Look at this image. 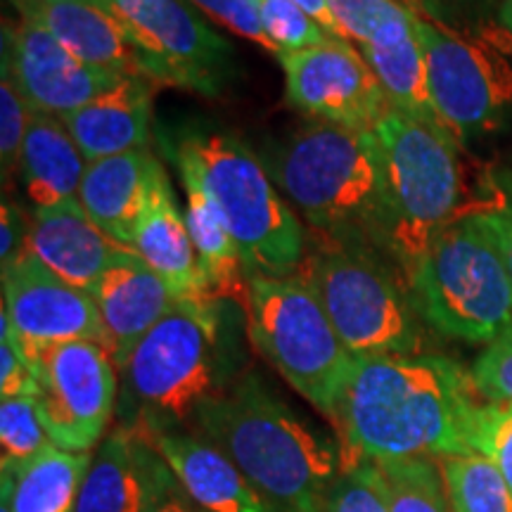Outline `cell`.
I'll return each instance as SVG.
<instances>
[{"mask_svg": "<svg viewBox=\"0 0 512 512\" xmlns=\"http://www.w3.org/2000/svg\"><path fill=\"white\" fill-rule=\"evenodd\" d=\"M86 169L88 159L62 119L43 112L31 114L17 176L34 211L76 200Z\"/></svg>", "mask_w": 512, "mask_h": 512, "instance_id": "cb8c5ba5", "label": "cell"}, {"mask_svg": "<svg viewBox=\"0 0 512 512\" xmlns=\"http://www.w3.org/2000/svg\"><path fill=\"white\" fill-rule=\"evenodd\" d=\"M93 453H69L55 444L15 477L12 512H76Z\"/></svg>", "mask_w": 512, "mask_h": 512, "instance_id": "4316f807", "label": "cell"}, {"mask_svg": "<svg viewBox=\"0 0 512 512\" xmlns=\"http://www.w3.org/2000/svg\"><path fill=\"white\" fill-rule=\"evenodd\" d=\"M297 275L316 294L354 356H418L422 328L411 297L368 254L328 238L306 252Z\"/></svg>", "mask_w": 512, "mask_h": 512, "instance_id": "9c48e42d", "label": "cell"}, {"mask_svg": "<svg viewBox=\"0 0 512 512\" xmlns=\"http://www.w3.org/2000/svg\"><path fill=\"white\" fill-rule=\"evenodd\" d=\"M472 448L494 460L512 489V403H479Z\"/></svg>", "mask_w": 512, "mask_h": 512, "instance_id": "e575fe53", "label": "cell"}, {"mask_svg": "<svg viewBox=\"0 0 512 512\" xmlns=\"http://www.w3.org/2000/svg\"><path fill=\"white\" fill-rule=\"evenodd\" d=\"M408 297L439 335L489 344L512 325V280L491 233L458 211L408 268Z\"/></svg>", "mask_w": 512, "mask_h": 512, "instance_id": "5b68a950", "label": "cell"}, {"mask_svg": "<svg viewBox=\"0 0 512 512\" xmlns=\"http://www.w3.org/2000/svg\"><path fill=\"white\" fill-rule=\"evenodd\" d=\"M427 88L453 140L486 133L512 110V36H463L415 17Z\"/></svg>", "mask_w": 512, "mask_h": 512, "instance_id": "30bf717a", "label": "cell"}, {"mask_svg": "<svg viewBox=\"0 0 512 512\" xmlns=\"http://www.w3.org/2000/svg\"><path fill=\"white\" fill-rule=\"evenodd\" d=\"M271 174L325 238L368 230L380 240L382 174L373 131L313 121L280 147Z\"/></svg>", "mask_w": 512, "mask_h": 512, "instance_id": "8992f818", "label": "cell"}, {"mask_svg": "<svg viewBox=\"0 0 512 512\" xmlns=\"http://www.w3.org/2000/svg\"><path fill=\"white\" fill-rule=\"evenodd\" d=\"M128 415L121 425L185 432L221 387V316L211 299H181L119 370Z\"/></svg>", "mask_w": 512, "mask_h": 512, "instance_id": "277c9868", "label": "cell"}, {"mask_svg": "<svg viewBox=\"0 0 512 512\" xmlns=\"http://www.w3.org/2000/svg\"><path fill=\"white\" fill-rule=\"evenodd\" d=\"M361 53L380 81L392 110L444 128L432 105L430 88H427L425 55H422L415 22L411 27L380 38L377 43L361 46Z\"/></svg>", "mask_w": 512, "mask_h": 512, "instance_id": "484cf974", "label": "cell"}, {"mask_svg": "<svg viewBox=\"0 0 512 512\" xmlns=\"http://www.w3.org/2000/svg\"><path fill=\"white\" fill-rule=\"evenodd\" d=\"M3 64L34 112L67 117L110 91L121 74L88 67L31 19L3 24Z\"/></svg>", "mask_w": 512, "mask_h": 512, "instance_id": "9a60e30c", "label": "cell"}, {"mask_svg": "<svg viewBox=\"0 0 512 512\" xmlns=\"http://www.w3.org/2000/svg\"><path fill=\"white\" fill-rule=\"evenodd\" d=\"M159 159L150 147L88 162L76 200L86 214L121 245L133 249V238L150 197Z\"/></svg>", "mask_w": 512, "mask_h": 512, "instance_id": "603a6c76", "label": "cell"}, {"mask_svg": "<svg viewBox=\"0 0 512 512\" xmlns=\"http://www.w3.org/2000/svg\"><path fill=\"white\" fill-rule=\"evenodd\" d=\"M192 430L219 446L275 512H325L344 472L339 441L313 430L254 373L204 403Z\"/></svg>", "mask_w": 512, "mask_h": 512, "instance_id": "7a4b0ae2", "label": "cell"}, {"mask_svg": "<svg viewBox=\"0 0 512 512\" xmlns=\"http://www.w3.org/2000/svg\"><path fill=\"white\" fill-rule=\"evenodd\" d=\"M19 17L50 31L88 67L121 76H145V53L98 3L76 0H10Z\"/></svg>", "mask_w": 512, "mask_h": 512, "instance_id": "d6986e66", "label": "cell"}, {"mask_svg": "<svg viewBox=\"0 0 512 512\" xmlns=\"http://www.w3.org/2000/svg\"><path fill=\"white\" fill-rule=\"evenodd\" d=\"M29 240V219L24 211L5 200L0 209V266L8 268L10 264L27 252Z\"/></svg>", "mask_w": 512, "mask_h": 512, "instance_id": "ab89813d", "label": "cell"}, {"mask_svg": "<svg viewBox=\"0 0 512 512\" xmlns=\"http://www.w3.org/2000/svg\"><path fill=\"white\" fill-rule=\"evenodd\" d=\"M278 60L285 69L287 100L316 121L373 131L389 110L375 72L347 38L332 36Z\"/></svg>", "mask_w": 512, "mask_h": 512, "instance_id": "4fadbf2b", "label": "cell"}, {"mask_svg": "<svg viewBox=\"0 0 512 512\" xmlns=\"http://www.w3.org/2000/svg\"><path fill=\"white\" fill-rule=\"evenodd\" d=\"M188 3L202 10L204 15L214 17L216 22L233 31V34L247 38L252 43H259L261 48L273 53L271 41H268L266 31L261 27L256 0H188Z\"/></svg>", "mask_w": 512, "mask_h": 512, "instance_id": "74e56055", "label": "cell"}, {"mask_svg": "<svg viewBox=\"0 0 512 512\" xmlns=\"http://www.w3.org/2000/svg\"><path fill=\"white\" fill-rule=\"evenodd\" d=\"M470 377L477 394L489 403H512V325L486 344Z\"/></svg>", "mask_w": 512, "mask_h": 512, "instance_id": "d590c367", "label": "cell"}, {"mask_svg": "<svg viewBox=\"0 0 512 512\" xmlns=\"http://www.w3.org/2000/svg\"><path fill=\"white\" fill-rule=\"evenodd\" d=\"M147 512H204L200 505H197L192 498L185 494L183 486L178 484V479L171 472L162 484V489L157 491L155 501H152L150 510Z\"/></svg>", "mask_w": 512, "mask_h": 512, "instance_id": "60d3db41", "label": "cell"}, {"mask_svg": "<svg viewBox=\"0 0 512 512\" xmlns=\"http://www.w3.org/2000/svg\"><path fill=\"white\" fill-rule=\"evenodd\" d=\"M470 211L491 233L512 280V171L491 169L479 183Z\"/></svg>", "mask_w": 512, "mask_h": 512, "instance_id": "d6a6232c", "label": "cell"}, {"mask_svg": "<svg viewBox=\"0 0 512 512\" xmlns=\"http://www.w3.org/2000/svg\"><path fill=\"white\" fill-rule=\"evenodd\" d=\"M10 320L24 356L64 342H98L105 347V330L93 297L64 283L41 261L24 252L3 268V311Z\"/></svg>", "mask_w": 512, "mask_h": 512, "instance_id": "5bb4252c", "label": "cell"}, {"mask_svg": "<svg viewBox=\"0 0 512 512\" xmlns=\"http://www.w3.org/2000/svg\"><path fill=\"white\" fill-rule=\"evenodd\" d=\"M152 93L155 83L145 76H124L110 91L62 117L88 162L143 150L150 145Z\"/></svg>", "mask_w": 512, "mask_h": 512, "instance_id": "7402d4cb", "label": "cell"}, {"mask_svg": "<svg viewBox=\"0 0 512 512\" xmlns=\"http://www.w3.org/2000/svg\"><path fill=\"white\" fill-rule=\"evenodd\" d=\"M50 446L53 439L38 415L34 396L0 399V475L19 477Z\"/></svg>", "mask_w": 512, "mask_h": 512, "instance_id": "f546056e", "label": "cell"}, {"mask_svg": "<svg viewBox=\"0 0 512 512\" xmlns=\"http://www.w3.org/2000/svg\"><path fill=\"white\" fill-rule=\"evenodd\" d=\"M501 24H503V29L512 36V0H505V3H503V8H501Z\"/></svg>", "mask_w": 512, "mask_h": 512, "instance_id": "ee69618b", "label": "cell"}, {"mask_svg": "<svg viewBox=\"0 0 512 512\" xmlns=\"http://www.w3.org/2000/svg\"><path fill=\"white\" fill-rule=\"evenodd\" d=\"M76 3H100V0H76Z\"/></svg>", "mask_w": 512, "mask_h": 512, "instance_id": "f6af8a7d", "label": "cell"}, {"mask_svg": "<svg viewBox=\"0 0 512 512\" xmlns=\"http://www.w3.org/2000/svg\"><path fill=\"white\" fill-rule=\"evenodd\" d=\"M36 408L53 444L69 453H93L117 406V366L98 342H64L31 358Z\"/></svg>", "mask_w": 512, "mask_h": 512, "instance_id": "8fae6325", "label": "cell"}, {"mask_svg": "<svg viewBox=\"0 0 512 512\" xmlns=\"http://www.w3.org/2000/svg\"><path fill=\"white\" fill-rule=\"evenodd\" d=\"M27 252L64 283L91 294L107 268L133 249L107 235L79 200H69L31 214Z\"/></svg>", "mask_w": 512, "mask_h": 512, "instance_id": "e0dca14e", "label": "cell"}, {"mask_svg": "<svg viewBox=\"0 0 512 512\" xmlns=\"http://www.w3.org/2000/svg\"><path fill=\"white\" fill-rule=\"evenodd\" d=\"M12 489H15V479L0 475V512H12Z\"/></svg>", "mask_w": 512, "mask_h": 512, "instance_id": "7bdbcfd3", "label": "cell"}, {"mask_svg": "<svg viewBox=\"0 0 512 512\" xmlns=\"http://www.w3.org/2000/svg\"><path fill=\"white\" fill-rule=\"evenodd\" d=\"M133 252L155 271L181 299H211L195 245H192L185 211L178 209L169 176L159 164L150 185V197L140 216Z\"/></svg>", "mask_w": 512, "mask_h": 512, "instance_id": "44dd1931", "label": "cell"}, {"mask_svg": "<svg viewBox=\"0 0 512 512\" xmlns=\"http://www.w3.org/2000/svg\"><path fill=\"white\" fill-rule=\"evenodd\" d=\"M140 432L204 512H275L240 467L197 432Z\"/></svg>", "mask_w": 512, "mask_h": 512, "instance_id": "ffe728a7", "label": "cell"}, {"mask_svg": "<svg viewBox=\"0 0 512 512\" xmlns=\"http://www.w3.org/2000/svg\"><path fill=\"white\" fill-rule=\"evenodd\" d=\"M368 465L389 512H453L439 467L430 458Z\"/></svg>", "mask_w": 512, "mask_h": 512, "instance_id": "f1b7e54d", "label": "cell"}, {"mask_svg": "<svg viewBox=\"0 0 512 512\" xmlns=\"http://www.w3.org/2000/svg\"><path fill=\"white\" fill-rule=\"evenodd\" d=\"M145 53L152 83L216 95L233 48L188 0H100Z\"/></svg>", "mask_w": 512, "mask_h": 512, "instance_id": "7c38bea8", "label": "cell"}, {"mask_svg": "<svg viewBox=\"0 0 512 512\" xmlns=\"http://www.w3.org/2000/svg\"><path fill=\"white\" fill-rule=\"evenodd\" d=\"M297 5H302V8L309 12V15L320 22V27H323L328 34L337 36V38H344L342 31L337 27V19L332 17V10L328 5V0H294Z\"/></svg>", "mask_w": 512, "mask_h": 512, "instance_id": "b9f144b4", "label": "cell"}, {"mask_svg": "<svg viewBox=\"0 0 512 512\" xmlns=\"http://www.w3.org/2000/svg\"><path fill=\"white\" fill-rule=\"evenodd\" d=\"M0 399L10 396H34L36 377L29 358L24 356L17 337L12 335L10 320L0 313Z\"/></svg>", "mask_w": 512, "mask_h": 512, "instance_id": "f35d334b", "label": "cell"}, {"mask_svg": "<svg viewBox=\"0 0 512 512\" xmlns=\"http://www.w3.org/2000/svg\"><path fill=\"white\" fill-rule=\"evenodd\" d=\"M169 475L150 439L119 425L93 451L76 512H147Z\"/></svg>", "mask_w": 512, "mask_h": 512, "instance_id": "2e32d148", "label": "cell"}, {"mask_svg": "<svg viewBox=\"0 0 512 512\" xmlns=\"http://www.w3.org/2000/svg\"><path fill=\"white\" fill-rule=\"evenodd\" d=\"M325 512H389L368 463L344 467L330 489Z\"/></svg>", "mask_w": 512, "mask_h": 512, "instance_id": "8d00e7d4", "label": "cell"}, {"mask_svg": "<svg viewBox=\"0 0 512 512\" xmlns=\"http://www.w3.org/2000/svg\"><path fill=\"white\" fill-rule=\"evenodd\" d=\"M453 512H512V489L484 453L437 458Z\"/></svg>", "mask_w": 512, "mask_h": 512, "instance_id": "83f0119b", "label": "cell"}, {"mask_svg": "<svg viewBox=\"0 0 512 512\" xmlns=\"http://www.w3.org/2000/svg\"><path fill=\"white\" fill-rule=\"evenodd\" d=\"M31 114L34 110L17 88L10 69L3 64V72H0V174L5 185L12 176L19 174Z\"/></svg>", "mask_w": 512, "mask_h": 512, "instance_id": "836d02e7", "label": "cell"}, {"mask_svg": "<svg viewBox=\"0 0 512 512\" xmlns=\"http://www.w3.org/2000/svg\"><path fill=\"white\" fill-rule=\"evenodd\" d=\"M245 309L249 339L261 356L332 420L356 356L344 347L316 294L297 275H252Z\"/></svg>", "mask_w": 512, "mask_h": 512, "instance_id": "ba28073f", "label": "cell"}, {"mask_svg": "<svg viewBox=\"0 0 512 512\" xmlns=\"http://www.w3.org/2000/svg\"><path fill=\"white\" fill-rule=\"evenodd\" d=\"M176 166L185 190V223H188L192 245H195L211 297L216 302H221V299L238 302L240 299L245 304L249 278L233 235H230L219 207L211 200L209 190L204 188L195 171L183 164Z\"/></svg>", "mask_w": 512, "mask_h": 512, "instance_id": "d4e9b609", "label": "cell"}, {"mask_svg": "<svg viewBox=\"0 0 512 512\" xmlns=\"http://www.w3.org/2000/svg\"><path fill=\"white\" fill-rule=\"evenodd\" d=\"M380 150V240L408 273L458 214L456 140L444 128L389 107L373 128Z\"/></svg>", "mask_w": 512, "mask_h": 512, "instance_id": "52a82bcc", "label": "cell"}, {"mask_svg": "<svg viewBox=\"0 0 512 512\" xmlns=\"http://www.w3.org/2000/svg\"><path fill=\"white\" fill-rule=\"evenodd\" d=\"M174 164L188 166L209 190L233 235L247 278L294 275L306 256V233L275 190L264 164L230 133L190 128L164 140Z\"/></svg>", "mask_w": 512, "mask_h": 512, "instance_id": "3957f363", "label": "cell"}, {"mask_svg": "<svg viewBox=\"0 0 512 512\" xmlns=\"http://www.w3.org/2000/svg\"><path fill=\"white\" fill-rule=\"evenodd\" d=\"M470 373L444 356H356L332 422L344 467L477 453Z\"/></svg>", "mask_w": 512, "mask_h": 512, "instance_id": "6da1fadb", "label": "cell"}, {"mask_svg": "<svg viewBox=\"0 0 512 512\" xmlns=\"http://www.w3.org/2000/svg\"><path fill=\"white\" fill-rule=\"evenodd\" d=\"M256 8H259L261 27L271 41L275 57L299 53L332 38V34L320 27V22L294 0H256Z\"/></svg>", "mask_w": 512, "mask_h": 512, "instance_id": "1f68e13d", "label": "cell"}, {"mask_svg": "<svg viewBox=\"0 0 512 512\" xmlns=\"http://www.w3.org/2000/svg\"><path fill=\"white\" fill-rule=\"evenodd\" d=\"M91 297L105 330V349L117 370L124 368L140 339L181 302L136 252L107 268Z\"/></svg>", "mask_w": 512, "mask_h": 512, "instance_id": "ac0fdd59", "label": "cell"}, {"mask_svg": "<svg viewBox=\"0 0 512 512\" xmlns=\"http://www.w3.org/2000/svg\"><path fill=\"white\" fill-rule=\"evenodd\" d=\"M328 5L342 36L358 46H370L415 22V12L401 0H328Z\"/></svg>", "mask_w": 512, "mask_h": 512, "instance_id": "4dcf8cb0", "label": "cell"}]
</instances>
